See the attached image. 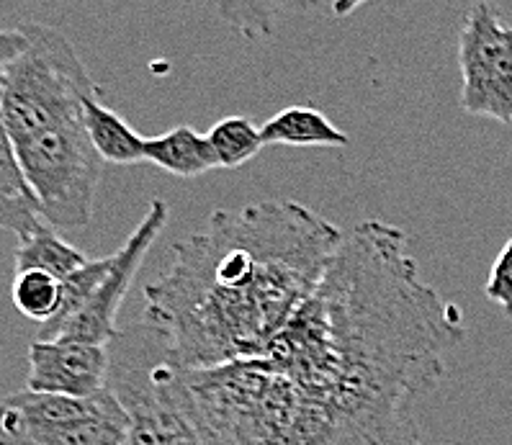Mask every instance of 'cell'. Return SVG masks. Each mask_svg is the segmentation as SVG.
Instances as JSON below:
<instances>
[{
  "label": "cell",
  "instance_id": "277c9868",
  "mask_svg": "<svg viewBox=\"0 0 512 445\" xmlns=\"http://www.w3.org/2000/svg\"><path fill=\"white\" fill-rule=\"evenodd\" d=\"M109 350V389L129 417L127 445H206L173 397L163 337L139 322L121 330Z\"/></svg>",
  "mask_w": 512,
  "mask_h": 445
},
{
  "label": "cell",
  "instance_id": "8fae6325",
  "mask_svg": "<svg viewBox=\"0 0 512 445\" xmlns=\"http://www.w3.org/2000/svg\"><path fill=\"white\" fill-rule=\"evenodd\" d=\"M266 147H345L350 137L312 106H289L260 127Z\"/></svg>",
  "mask_w": 512,
  "mask_h": 445
},
{
  "label": "cell",
  "instance_id": "3957f363",
  "mask_svg": "<svg viewBox=\"0 0 512 445\" xmlns=\"http://www.w3.org/2000/svg\"><path fill=\"white\" fill-rule=\"evenodd\" d=\"M13 150L49 227L83 229L91 224L103 160L85 127V109L49 119L16 139Z\"/></svg>",
  "mask_w": 512,
  "mask_h": 445
},
{
  "label": "cell",
  "instance_id": "8992f818",
  "mask_svg": "<svg viewBox=\"0 0 512 445\" xmlns=\"http://www.w3.org/2000/svg\"><path fill=\"white\" fill-rule=\"evenodd\" d=\"M461 109L512 127V26L492 3H476L458 34Z\"/></svg>",
  "mask_w": 512,
  "mask_h": 445
},
{
  "label": "cell",
  "instance_id": "5b68a950",
  "mask_svg": "<svg viewBox=\"0 0 512 445\" xmlns=\"http://www.w3.org/2000/svg\"><path fill=\"white\" fill-rule=\"evenodd\" d=\"M127 435L111 389L83 399L21 389L0 402V445H127Z\"/></svg>",
  "mask_w": 512,
  "mask_h": 445
},
{
  "label": "cell",
  "instance_id": "7c38bea8",
  "mask_svg": "<svg viewBox=\"0 0 512 445\" xmlns=\"http://www.w3.org/2000/svg\"><path fill=\"white\" fill-rule=\"evenodd\" d=\"M85 127L103 163L137 165L145 163V137H139L127 121L111 111L101 96L85 103Z\"/></svg>",
  "mask_w": 512,
  "mask_h": 445
},
{
  "label": "cell",
  "instance_id": "2e32d148",
  "mask_svg": "<svg viewBox=\"0 0 512 445\" xmlns=\"http://www.w3.org/2000/svg\"><path fill=\"white\" fill-rule=\"evenodd\" d=\"M484 294L492 304L502 309L507 317H512V240L505 242L502 253L494 260L492 271H489Z\"/></svg>",
  "mask_w": 512,
  "mask_h": 445
},
{
  "label": "cell",
  "instance_id": "7a4b0ae2",
  "mask_svg": "<svg viewBox=\"0 0 512 445\" xmlns=\"http://www.w3.org/2000/svg\"><path fill=\"white\" fill-rule=\"evenodd\" d=\"M343 237L299 201L217 209L145 283L142 322L181 373L260 358L312 299Z\"/></svg>",
  "mask_w": 512,
  "mask_h": 445
},
{
  "label": "cell",
  "instance_id": "9a60e30c",
  "mask_svg": "<svg viewBox=\"0 0 512 445\" xmlns=\"http://www.w3.org/2000/svg\"><path fill=\"white\" fill-rule=\"evenodd\" d=\"M13 304L31 322L47 325L62 307V281L42 271L16 273L11 286Z\"/></svg>",
  "mask_w": 512,
  "mask_h": 445
},
{
  "label": "cell",
  "instance_id": "52a82bcc",
  "mask_svg": "<svg viewBox=\"0 0 512 445\" xmlns=\"http://www.w3.org/2000/svg\"><path fill=\"white\" fill-rule=\"evenodd\" d=\"M170 219V209L163 199H152L147 206V214L137 224L129 240L106 258V271L98 278L96 289L85 299L83 307L65 319L49 340H73V343L85 345H103L109 348L119 337L116 317H119L121 301L127 296L139 265L147 258L150 247L160 237L163 227Z\"/></svg>",
  "mask_w": 512,
  "mask_h": 445
},
{
  "label": "cell",
  "instance_id": "5bb4252c",
  "mask_svg": "<svg viewBox=\"0 0 512 445\" xmlns=\"http://www.w3.org/2000/svg\"><path fill=\"white\" fill-rule=\"evenodd\" d=\"M206 137H209V145L217 157V165L227 170L240 168L266 147L260 139V129L245 116H227V119L217 121Z\"/></svg>",
  "mask_w": 512,
  "mask_h": 445
},
{
  "label": "cell",
  "instance_id": "30bf717a",
  "mask_svg": "<svg viewBox=\"0 0 512 445\" xmlns=\"http://www.w3.org/2000/svg\"><path fill=\"white\" fill-rule=\"evenodd\" d=\"M145 163L170 175H178V178H199V175L219 168L209 137L199 134L188 124L145 139Z\"/></svg>",
  "mask_w": 512,
  "mask_h": 445
},
{
  "label": "cell",
  "instance_id": "9c48e42d",
  "mask_svg": "<svg viewBox=\"0 0 512 445\" xmlns=\"http://www.w3.org/2000/svg\"><path fill=\"white\" fill-rule=\"evenodd\" d=\"M0 83H3V70H0ZM39 224H44L39 201L26 183L0 111V229H8L21 240L31 235Z\"/></svg>",
  "mask_w": 512,
  "mask_h": 445
},
{
  "label": "cell",
  "instance_id": "e0dca14e",
  "mask_svg": "<svg viewBox=\"0 0 512 445\" xmlns=\"http://www.w3.org/2000/svg\"><path fill=\"white\" fill-rule=\"evenodd\" d=\"M26 49H29V39L21 26L19 29H0V70L13 65Z\"/></svg>",
  "mask_w": 512,
  "mask_h": 445
},
{
  "label": "cell",
  "instance_id": "ba28073f",
  "mask_svg": "<svg viewBox=\"0 0 512 445\" xmlns=\"http://www.w3.org/2000/svg\"><path fill=\"white\" fill-rule=\"evenodd\" d=\"M111 350L73 340H37L29 348L26 389L60 397H96L109 389Z\"/></svg>",
  "mask_w": 512,
  "mask_h": 445
},
{
  "label": "cell",
  "instance_id": "6da1fadb",
  "mask_svg": "<svg viewBox=\"0 0 512 445\" xmlns=\"http://www.w3.org/2000/svg\"><path fill=\"white\" fill-rule=\"evenodd\" d=\"M464 337V312L422 281L410 235L366 219L266 355L304 445H420L417 404Z\"/></svg>",
  "mask_w": 512,
  "mask_h": 445
},
{
  "label": "cell",
  "instance_id": "4fadbf2b",
  "mask_svg": "<svg viewBox=\"0 0 512 445\" xmlns=\"http://www.w3.org/2000/svg\"><path fill=\"white\" fill-rule=\"evenodd\" d=\"M83 265H88V258L78 247L57 237L55 229L47 224H39L31 235L21 237L16 247V273L42 271L55 276L57 281H67Z\"/></svg>",
  "mask_w": 512,
  "mask_h": 445
}]
</instances>
